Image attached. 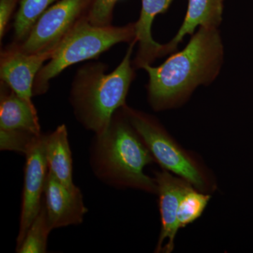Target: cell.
Listing matches in <instances>:
<instances>
[{"label":"cell","mask_w":253,"mask_h":253,"mask_svg":"<svg viewBox=\"0 0 253 253\" xmlns=\"http://www.w3.org/2000/svg\"><path fill=\"white\" fill-rule=\"evenodd\" d=\"M86 16L68 32L56 46L47 64L40 70L35 80L33 95L45 93L49 81L69 66L97 57L118 43L136 41L135 23L122 27L95 26Z\"/></svg>","instance_id":"4"},{"label":"cell","mask_w":253,"mask_h":253,"mask_svg":"<svg viewBox=\"0 0 253 253\" xmlns=\"http://www.w3.org/2000/svg\"><path fill=\"white\" fill-rule=\"evenodd\" d=\"M224 0H188L184 22L172 41L163 46L162 56L174 52L186 35L201 27L218 28L222 21Z\"/></svg>","instance_id":"13"},{"label":"cell","mask_w":253,"mask_h":253,"mask_svg":"<svg viewBox=\"0 0 253 253\" xmlns=\"http://www.w3.org/2000/svg\"><path fill=\"white\" fill-rule=\"evenodd\" d=\"M45 205L42 206L38 215L28 228L21 244L16 248L18 253H44L47 251L48 237L51 232Z\"/></svg>","instance_id":"15"},{"label":"cell","mask_w":253,"mask_h":253,"mask_svg":"<svg viewBox=\"0 0 253 253\" xmlns=\"http://www.w3.org/2000/svg\"><path fill=\"white\" fill-rule=\"evenodd\" d=\"M18 0H0V38H3L6 26Z\"/></svg>","instance_id":"20"},{"label":"cell","mask_w":253,"mask_h":253,"mask_svg":"<svg viewBox=\"0 0 253 253\" xmlns=\"http://www.w3.org/2000/svg\"><path fill=\"white\" fill-rule=\"evenodd\" d=\"M118 0H94L88 13L87 20L95 26L110 25L113 7Z\"/></svg>","instance_id":"19"},{"label":"cell","mask_w":253,"mask_h":253,"mask_svg":"<svg viewBox=\"0 0 253 253\" xmlns=\"http://www.w3.org/2000/svg\"><path fill=\"white\" fill-rule=\"evenodd\" d=\"M211 199V194L191 188L181 198L178 211V226L183 229L201 217Z\"/></svg>","instance_id":"17"},{"label":"cell","mask_w":253,"mask_h":253,"mask_svg":"<svg viewBox=\"0 0 253 253\" xmlns=\"http://www.w3.org/2000/svg\"><path fill=\"white\" fill-rule=\"evenodd\" d=\"M55 49L27 54L16 46L11 48L1 56V81L20 97L33 102V85L37 75L43 63L51 59Z\"/></svg>","instance_id":"9"},{"label":"cell","mask_w":253,"mask_h":253,"mask_svg":"<svg viewBox=\"0 0 253 253\" xmlns=\"http://www.w3.org/2000/svg\"><path fill=\"white\" fill-rule=\"evenodd\" d=\"M94 0H59L41 15L22 44L27 54L55 49L76 23L87 16Z\"/></svg>","instance_id":"6"},{"label":"cell","mask_w":253,"mask_h":253,"mask_svg":"<svg viewBox=\"0 0 253 253\" xmlns=\"http://www.w3.org/2000/svg\"><path fill=\"white\" fill-rule=\"evenodd\" d=\"M57 0H20L14 23L15 38L24 41L41 15Z\"/></svg>","instance_id":"16"},{"label":"cell","mask_w":253,"mask_h":253,"mask_svg":"<svg viewBox=\"0 0 253 253\" xmlns=\"http://www.w3.org/2000/svg\"><path fill=\"white\" fill-rule=\"evenodd\" d=\"M44 195L48 221L52 230L83 223L88 210L78 186L68 187L48 172Z\"/></svg>","instance_id":"10"},{"label":"cell","mask_w":253,"mask_h":253,"mask_svg":"<svg viewBox=\"0 0 253 253\" xmlns=\"http://www.w3.org/2000/svg\"><path fill=\"white\" fill-rule=\"evenodd\" d=\"M45 156L48 172L68 187H75L73 180L72 153L66 125L58 126L45 134Z\"/></svg>","instance_id":"14"},{"label":"cell","mask_w":253,"mask_h":253,"mask_svg":"<svg viewBox=\"0 0 253 253\" xmlns=\"http://www.w3.org/2000/svg\"><path fill=\"white\" fill-rule=\"evenodd\" d=\"M38 136L27 132L0 130V149L25 155Z\"/></svg>","instance_id":"18"},{"label":"cell","mask_w":253,"mask_h":253,"mask_svg":"<svg viewBox=\"0 0 253 253\" xmlns=\"http://www.w3.org/2000/svg\"><path fill=\"white\" fill-rule=\"evenodd\" d=\"M136 41L131 42L122 62L106 74L103 64L81 68L71 93V102L78 121L95 135L109 127L113 115L126 106L129 86L134 79L131 56Z\"/></svg>","instance_id":"3"},{"label":"cell","mask_w":253,"mask_h":253,"mask_svg":"<svg viewBox=\"0 0 253 253\" xmlns=\"http://www.w3.org/2000/svg\"><path fill=\"white\" fill-rule=\"evenodd\" d=\"M157 184L158 206L161 215V232L155 253H170L179 231L178 211L181 198L193 186L182 178L166 169L154 172Z\"/></svg>","instance_id":"8"},{"label":"cell","mask_w":253,"mask_h":253,"mask_svg":"<svg viewBox=\"0 0 253 253\" xmlns=\"http://www.w3.org/2000/svg\"><path fill=\"white\" fill-rule=\"evenodd\" d=\"M155 162L152 154L131 124L123 107L113 115L109 127L95 135L90 148V164L95 176L117 189L139 190L157 194L154 177L145 173Z\"/></svg>","instance_id":"2"},{"label":"cell","mask_w":253,"mask_h":253,"mask_svg":"<svg viewBox=\"0 0 253 253\" xmlns=\"http://www.w3.org/2000/svg\"><path fill=\"white\" fill-rule=\"evenodd\" d=\"M0 130L42 134L38 113L33 102L20 97L14 91L1 90Z\"/></svg>","instance_id":"11"},{"label":"cell","mask_w":253,"mask_h":253,"mask_svg":"<svg viewBox=\"0 0 253 253\" xmlns=\"http://www.w3.org/2000/svg\"><path fill=\"white\" fill-rule=\"evenodd\" d=\"M141 14L135 23L136 41L139 42V50L134 60L136 68H142L156 58L162 56L163 44L153 39L151 26L155 17L164 13L173 0H141Z\"/></svg>","instance_id":"12"},{"label":"cell","mask_w":253,"mask_h":253,"mask_svg":"<svg viewBox=\"0 0 253 253\" xmlns=\"http://www.w3.org/2000/svg\"><path fill=\"white\" fill-rule=\"evenodd\" d=\"M123 109L162 169L182 178L202 192L212 194L217 190L215 176L201 158L181 146L156 118L126 105Z\"/></svg>","instance_id":"5"},{"label":"cell","mask_w":253,"mask_h":253,"mask_svg":"<svg viewBox=\"0 0 253 253\" xmlns=\"http://www.w3.org/2000/svg\"><path fill=\"white\" fill-rule=\"evenodd\" d=\"M224 47L217 28L201 27L182 51L158 67L145 65L149 74L148 94L155 111L177 107L200 84H208L219 74Z\"/></svg>","instance_id":"1"},{"label":"cell","mask_w":253,"mask_h":253,"mask_svg":"<svg viewBox=\"0 0 253 253\" xmlns=\"http://www.w3.org/2000/svg\"><path fill=\"white\" fill-rule=\"evenodd\" d=\"M25 156L24 183L16 247L22 242L28 228L42 206V197L44 192L48 174L45 156V134H42L33 141Z\"/></svg>","instance_id":"7"}]
</instances>
